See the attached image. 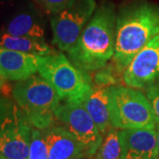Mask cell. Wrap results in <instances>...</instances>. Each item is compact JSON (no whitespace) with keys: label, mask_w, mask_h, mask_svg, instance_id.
<instances>
[{"label":"cell","mask_w":159,"mask_h":159,"mask_svg":"<svg viewBox=\"0 0 159 159\" xmlns=\"http://www.w3.org/2000/svg\"><path fill=\"white\" fill-rule=\"evenodd\" d=\"M159 33V6L147 0H133L117 13L113 62L122 73L139 51Z\"/></svg>","instance_id":"cell-1"},{"label":"cell","mask_w":159,"mask_h":159,"mask_svg":"<svg viewBox=\"0 0 159 159\" xmlns=\"http://www.w3.org/2000/svg\"><path fill=\"white\" fill-rule=\"evenodd\" d=\"M117 13L111 3L97 7L79 38L68 51L69 59L87 72L100 70L113 58Z\"/></svg>","instance_id":"cell-2"},{"label":"cell","mask_w":159,"mask_h":159,"mask_svg":"<svg viewBox=\"0 0 159 159\" xmlns=\"http://www.w3.org/2000/svg\"><path fill=\"white\" fill-rule=\"evenodd\" d=\"M11 95L33 127L43 130L54 125L55 112L62 100L41 75L34 74L16 81Z\"/></svg>","instance_id":"cell-3"},{"label":"cell","mask_w":159,"mask_h":159,"mask_svg":"<svg viewBox=\"0 0 159 159\" xmlns=\"http://www.w3.org/2000/svg\"><path fill=\"white\" fill-rule=\"evenodd\" d=\"M37 73L51 84L64 102H80L90 91L93 80L63 53L39 56Z\"/></svg>","instance_id":"cell-4"},{"label":"cell","mask_w":159,"mask_h":159,"mask_svg":"<svg viewBox=\"0 0 159 159\" xmlns=\"http://www.w3.org/2000/svg\"><path fill=\"white\" fill-rule=\"evenodd\" d=\"M109 112L111 125L118 129L156 127L151 104L146 94L138 89L111 86Z\"/></svg>","instance_id":"cell-5"},{"label":"cell","mask_w":159,"mask_h":159,"mask_svg":"<svg viewBox=\"0 0 159 159\" xmlns=\"http://www.w3.org/2000/svg\"><path fill=\"white\" fill-rule=\"evenodd\" d=\"M33 128L17 102L0 97V159H29Z\"/></svg>","instance_id":"cell-6"},{"label":"cell","mask_w":159,"mask_h":159,"mask_svg":"<svg viewBox=\"0 0 159 159\" xmlns=\"http://www.w3.org/2000/svg\"><path fill=\"white\" fill-rule=\"evenodd\" d=\"M97 9L96 0H71L51 18L53 43L67 51L79 38Z\"/></svg>","instance_id":"cell-7"},{"label":"cell","mask_w":159,"mask_h":159,"mask_svg":"<svg viewBox=\"0 0 159 159\" xmlns=\"http://www.w3.org/2000/svg\"><path fill=\"white\" fill-rule=\"evenodd\" d=\"M55 117L82 146L88 157L96 155L103 136L81 103L61 102L55 112Z\"/></svg>","instance_id":"cell-8"},{"label":"cell","mask_w":159,"mask_h":159,"mask_svg":"<svg viewBox=\"0 0 159 159\" xmlns=\"http://www.w3.org/2000/svg\"><path fill=\"white\" fill-rule=\"evenodd\" d=\"M122 78L125 85L138 89L159 83V33L134 56Z\"/></svg>","instance_id":"cell-9"},{"label":"cell","mask_w":159,"mask_h":159,"mask_svg":"<svg viewBox=\"0 0 159 159\" xmlns=\"http://www.w3.org/2000/svg\"><path fill=\"white\" fill-rule=\"evenodd\" d=\"M119 130L121 159H159L156 127Z\"/></svg>","instance_id":"cell-10"},{"label":"cell","mask_w":159,"mask_h":159,"mask_svg":"<svg viewBox=\"0 0 159 159\" xmlns=\"http://www.w3.org/2000/svg\"><path fill=\"white\" fill-rule=\"evenodd\" d=\"M48 159H83L88 155L74 135L63 125H51L43 129Z\"/></svg>","instance_id":"cell-11"},{"label":"cell","mask_w":159,"mask_h":159,"mask_svg":"<svg viewBox=\"0 0 159 159\" xmlns=\"http://www.w3.org/2000/svg\"><path fill=\"white\" fill-rule=\"evenodd\" d=\"M38 57L0 46V71L8 80H22L37 72Z\"/></svg>","instance_id":"cell-12"},{"label":"cell","mask_w":159,"mask_h":159,"mask_svg":"<svg viewBox=\"0 0 159 159\" xmlns=\"http://www.w3.org/2000/svg\"><path fill=\"white\" fill-rule=\"evenodd\" d=\"M111 86L93 82L90 91L80 102L95 121L102 136L112 127L109 112V91Z\"/></svg>","instance_id":"cell-13"},{"label":"cell","mask_w":159,"mask_h":159,"mask_svg":"<svg viewBox=\"0 0 159 159\" xmlns=\"http://www.w3.org/2000/svg\"><path fill=\"white\" fill-rule=\"evenodd\" d=\"M0 46L35 56H47L56 52L44 41L12 35L6 32L0 34Z\"/></svg>","instance_id":"cell-14"},{"label":"cell","mask_w":159,"mask_h":159,"mask_svg":"<svg viewBox=\"0 0 159 159\" xmlns=\"http://www.w3.org/2000/svg\"><path fill=\"white\" fill-rule=\"evenodd\" d=\"M5 32L12 35L24 36L44 41L45 29L35 18L29 13H20L6 25Z\"/></svg>","instance_id":"cell-15"},{"label":"cell","mask_w":159,"mask_h":159,"mask_svg":"<svg viewBox=\"0 0 159 159\" xmlns=\"http://www.w3.org/2000/svg\"><path fill=\"white\" fill-rule=\"evenodd\" d=\"M95 159H121L122 145L120 130L111 127L103 135L102 142L95 155Z\"/></svg>","instance_id":"cell-16"},{"label":"cell","mask_w":159,"mask_h":159,"mask_svg":"<svg viewBox=\"0 0 159 159\" xmlns=\"http://www.w3.org/2000/svg\"><path fill=\"white\" fill-rule=\"evenodd\" d=\"M29 159H48V146L43 131L33 128Z\"/></svg>","instance_id":"cell-17"},{"label":"cell","mask_w":159,"mask_h":159,"mask_svg":"<svg viewBox=\"0 0 159 159\" xmlns=\"http://www.w3.org/2000/svg\"><path fill=\"white\" fill-rule=\"evenodd\" d=\"M146 96L151 104L156 123H159V83L146 89Z\"/></svg>","instance_id":"cell-18"},{"label":"cell","mask_w":159,"mask_h":159,"mask_svg":"<svg viewBox=\"0 0 159 159\" xmlns=\"http://www.w3.org/2000/svg\"><path fill=\"white\" fill-rule=\"evenodd\" d=\"M46 11L56 14L69 4L71 0H34Z\"/></svg>","instance_id":"cell-19"},{"label":"cell","mask_w":159,"mask_h":159,"mask_svg":"<svg viewBox=\"0 0 159 159\" xmlns=\"http://www.w3.org/2000/svg\"><path fill=\"white\" fill-rule=\"evenodd\" d=\"M117 82H118V80L113 73L110 70H107L106 68L98 72L95 75V78H94V83L101 84V85L113 86L116 85Z\"/></svg>","instance_id":"cell-20"},{"label":"cell","mask_w":159,"mask_h":159,"mask_svg":"<svg viewBox=\"0 0 159 159\" xmlns=\"http://www.w3.org/2000/svg\"><path fill=\"white\" fill-rule=\"evenodd\" d=\"M6 78L5 77V75L1 73V71H0V90L3 89V87L6 85Z\"/></svg>","instance_id":"cell-21"},{"label":"cell","mask_w":159,"mask_h":159,"mask_svg":"<svg viewBox=\"0 0 159 159\" xmlns=\"http://www.w3.org/2000/svg\"><path fill=\"white\" fill-rule=\"evenodd\" d=\"M156 129H157V148H158V156H159V123H156Z\"/></svg>","instance_id":"cell-22"}]
</instances>
